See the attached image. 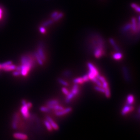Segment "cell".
Masks as SVG:
<instances>
[{"instance_id":"obj_7","label":"cell","mask_w":140,"mask_h":140,"mask_svg":"<svg viewBox=\"0 0 140 140\" xmlns=\"http://www.w3.org/2000/svg\"><path fill=\"white\" fill-rule=\"evenodd\" d=\"M19 120V117L18 114L15 113L13 116V121L12 123V127L13 129L15 130L17 129Z\"/></svg>"},{"instance_id":"obj_20","label":"cell","mask_w":140,"mask_h":140,"mask_svg":"<svg viewBox=\"0 0 140 140\" xmlns=\"http://www.w3.org/2000/svg\"><path fill=\"white\" fill-rule=\"evenodd\" d=\"M75 96L71 92H69L68 94L67 95V97L65 100V101L66 103H69L71 100L73 99V98Z\"/></svg>"},{"instance_id":"obj_34","label":"cell","mask_w":140,"mask_h":140,"mask_svg":"<svg viewBox=\"0 0 140 140\" xmlns=\"http://www.w3.org/2000/svg\"><path fill=\"white\" fill-rule=\"evenodd\" d=\"M83 80L84 82H88L89 81V78L88 76V75H85L82 77Z\"/></svg>"},{"instance_id":"obj_4","label":"cell","mask_w":140,"mask_h":140,"mask_svg":"<svg viewBox=\"0 0 140 140\" xmlns=\"http://www.w3.org/2000/svg\"><path fill=\"white\" fill-rule=\"evenodd\" d=\"M132 30L134 32H136L137 31H139V29H140V16L138 17V25L136 22V18L133 17L132 19Z\"/></svg>"},{"instance_id":"obj_8","label":"cell","mask_w":140,"mask_h":140,"mask_svg":"<svg viewBox=\"0 0 140 140\" xmlns=\"http://www.w3.org/2000/svg\"><path fill=\"white\" fill-rule=\"evenodd\" d=\"M122 70L124 78L125 79V81H130V76L128 69L126 67H123Z\"/></svg>"},{"instance_id":"obj_27","label":"cell","mask_w":140,"mask_h":140,"mask_svg":"<svg viewBox=\"0 0 140 140\" xmlns=\"http://www.w3.org/2000/svg\"><path fill=\"white\" fill-rule=\"evenodd\" d=\"M44 124H45V126H46V128L48 129L49 131H51L53 129L51 126V124L50 123V122L47 120H45L44 121Z\"/></svg>"},{"instance_id":"obj_38","label":"cell","mask_w":140,"mask_h":140,"mask_svg":"<svg viewBox=\"0 0 140 140\" xmlns=\"http://www.w3.org/2000/svg\"><path fill=\"white\" fill-rule=\"evenodd\" d=\"M71 74V72L70 71H66L64 72V75L65 76H69Z\"/></svg>"},{"instance_id":"obj_39","label":"cell","mask_w":140,"mask_h":140,"mask_svg":"<svg viewBox=\"0 0 140 140\" xmlns=\"http://www.w3.org/2000/svg\"><path fill=\"white\" fill-rule=\"evenodd\" d=\"M26 105L27 106V107H28L29 108H31L32 107V103L31 102H28V103L26 102Z\"/></svg>"},{"instance_id":"obj_3","label":"cell","mask_w":140,"mask_h":140,"mask_svg":"<svg viewBox=\"0 0 140 140\" xmlns=\"http://www.w3.org/2000/svg\"><path fill=\"white\" fill-rule=\"evenodd\" d=\"M17 67L12 64L11 62H7L1 64V69L6 72L16 70Z\"/></svg>"},{"instance_id":"obj_18","label":"cell","mask_w":140,"mask_h":140,"mask_svg":"<svg viewBox=\"0 0 140 140\" xmlns=\"http://www.w3.org/2000/svg\"><path fill=\"white\" fill-rule=\"evenodd\" d=\"M123 57V55L120 52H117L112 55V58L116 60H121Z\"/></svg>"},{"instance_id":"obj_2","label":"cell","mask_w":140,"mask_h":140,"mask_svg":"<svg viewBox=\"0 0 140 140\" xmlns=\"http://www.w3.org/2000/svg\"><path fill=\"white\" fill-rule=\"evenodd\" d=\"M88 67L89 69V72L88 74V76L89 80H92L96 77L99 74L98 70L96 67L91 62H88L87 64Z\"/></svg>"},{"instance_id":"obj_10","label":"cell","mask_w":140,"mask_h":140,"mask_svg":"<svg viewBox=\"0 0 140 140\" xmlns=\"http://www.w3.org/2000/svg\"><path fill=\"white\" fill-rule=\"evenodd\" d=\"M133 109V107L132 106H131V105H127L125 106H124L122 111L121 114L123 116L126 115L127 113L130 112Z\"/></svg>"},{"instance_id":"obj_40","label":"cell","mask_w":140,"mask_h":140,"mask_svg":"<svg viewBox=\"0 0 140 140\" xmlns=\"http://www.w3.org/2000/svg\"><path fill=\"white\" fill-rule=\"evenodd\" d=\"M3 15V10L0 7V20L1 19Z\"/></svg>"},{"instance_id":"obj_14","label":"cell","mask_w":140,"mask_h":140,"mask_svg":"<svg viewBox=\"0 0 140 140\" xmlns=\"http://www.w3.org/2000/svg\"><path fill=\"white\" fill-rule=\"evenodd\" d=\"M109 42L112 45V47H113V48L115 49V50H116L117 52H120V49L119 48V47L118 46V45L117 44V43H116L115 41L112 38H110L109 40Z\"/></svg>"},{"instance_id":"obj_24","label":"cell","mask_w":140,"mask_h":140,"mask_svg":"<svg viewBox=\"0 0 140 140\" xmlns=\"http://www.w3.org/2000/svg\"><path fill=\"white\" fill-rule=\"evenodd\" d=\"M63 16H64V14L63 13H62V12L59 13L57 15V16L53 19V20L54 21V22L58 21L60 19H61L63 17Z\"/></svg>"},{"instance_id":"obj_23","label":"cell","mask_w":140,"mask_h":140,"mask_svg":"<svg viewBox=\"0 0 140 140\" xmlns=\"http://www.w3.org/2000/svg\"><path fill=\"white\" fill-rule=\"evenodd\" d=\"M91 81L93 82L94 83H95L97 86H102V83L101 81H99V80L98 78L97 77H94V78L93 79L91 80Z\"/></svg>"},{"instance_id":"obj_12","label":"cell","mask_w":140,"mask_h":140,"mask_svg":"<svg viewBox=\"0 0 140 140\" xmlns=\"http://www.w3.org/2000/svg\"><path fill=\"white\" fill-rule=\"evenodd\" d=\"M36 52L39 55V56L40 57V58L42 59V60L44 62H45L46 60V57H45L44 51L43 47L42 46H39Z\"/></svg>"},{"instance_id":"obj_29","label":"cell","mask_w":140,"mask_h":140,"mask_svg":"<svg viewBox=\"0 0 140 140\" xmlns=\"http://www.w3.org/2000/svg\"><path fill=\"white\" fill-rule=\"evenodd\" d=\"M105 96L107 98H109L111 96V92L109 88V87H107L105 89V92H104Z\"/></svg>"},{"instance_id":"obj_35","label":"cell","mask_w":140,"mask_h":140,"mask_svg":"<svg viewBox=\"0 0 140 140\" xmlns=\"http://www.w3.org/2000/svg\"><path fill=\"white\" fill-rule=\"evenodd\" d=\"M58 13H59V12H58V11H54V12H53V13L51 14V17L52 19L54 18L55 17L57 16V15L58 14Z\"/></svg>"},{"instance_id":"obj_9","label":"cell","mask_w":140,"mask_h":140,"mask_svg":"<svg viewBox=\"0 0 140 140\" xmlns=\"http://www.w3.org/2000/svg\"><path fill=\"white\" fill-rule=\"evenodd\" d=\"M13 136L16 139H17L18 140H26L28 138V136L22 133H15L13 134Z\"/></svg>"},{"instance_id":"obj_31","label":"cell","mask_w":140,"mask_h":140,"mask_svg":"<svg viewBox=\"0 0 140 140\" xmlns=\"http://www.w3.org/2000/svg\"><path fill=\"white\" fill-rule=\"evenodd\" d=\"M54 23V21L53 20H50L46 21L45 23H43L42 24V26L43 27H47L48 26H50L52 25Z\"/></svg>"},{"instance_id":"obj_36","label":"cell","mask_w":140,"mask_h":140,"mask_svg":"<svg viewBox=\"0 0 140 140\" xmlns=\"http://www.w3.org/2000/svg\"><path fill=\"white\" fill-rule=\"evenodd\" d=\"M108 83L107 82V81H105V82H102V87H103L104 89H105V88H106L107 87H108Z\"/></svg>"},{"instance_id":"obj_17","label":"cell","mask_w":140,"mask_h":140,"mask_svg":"<svg viewBox=\"0 0 140 140\" xmlns=\"http://www.w3.org/2000/svg\"><path fill=\"white\" fill-rule=\"evenodd\" d=\"M71 92L73 93L75 96L78 94L79 92V86L78 84H74L73 85Z\"/></svg>"},{"instance_id":"obj_26","label":"cell","mask_w":140,"mask_h":140,"mask_svg":"<svg viewBox=\"0 0 140 140\" xmlns=\"http://www.w3.org/2000/svg\"><path fill=\"white\" fill-rule=\"evenodd\" d=\"M131 6L132 8H133L136 11H137V12H140V7L138 6L137 4H135L134 3H132L131 4Z\"/></svg>"},{"instance_id":"obj_1","label":"cell","mask_w":140,"mask_h":140,"mask_svg":"<svg viewBox=\"0 0 140 140\" xmlns=\"http://www.w3.org/2000/svg\"><path fill=\"white\" fill-rule=\"evenodd\" d=\"M21 65L16 67V70L20 72L21 75L25 77L33 66V61L30 57L24 56L21 59Z\"/></svg>"},{"instance_id":"obj_11","label":"cell","mask_w":140,"mask_h":140,"mask_svg":"<svg viewBox=\"0 0 140 140\" xmlns=\"http://www.w3.org/2000/svg\"><path fill=\"white\" fill-rule=\"evenodd\" d=\"M103 49L99 48H95L94 51V55L96 58H99L103 55Z\"/></svg>"},{"instance_id":"obj_28","label":"cell","mask_w":140,"mask_h":140,"mask_svg":"<svg viewBox=\"0 0 140 140\" xmlns=\"http://www.w3.org/2000/svg\"><path fill=\"white\" fill-rule=\"evenodd\" d=\"M58 81L60 84H61L62 85H63V86H67L68 85V83L67 81H65L63 79L61 78L58 79Z\"/></svg>"},{"instance_id":"obj_19","label":"cell","mask_w":140,"mask_h":140,"mask_svg":"<svg viewBox=\"0 0 140 140\" xmlns=\"http://www.w3.org/2000/svg\"><path fill=\"white\" fill-rule=\"evenodd\" d=\"M132 28V25L131 23H127L126 25H125V26H124L123 28H122V31L125 32H127L128 31H129L130 29H131Z\"/></svg>"},{"instance_id":"obj_16","label":"cell","mask_w":140,"mask_h":140,"mask_svg":"<svg viewBox=\"0 0 140 140\" xmlns=\"http://www.w3.org/2000/svg\"><path fill=\"white\" fill-rule=\"evenodd\" d=\"M134 101V97L132 95H129L127 98V103L128 105H131Z\"/></svg>"},{"instance_id":"obj_41","label":"cell","mask_w":140,"mask_h":140,"mask_svg":"<svg viewBox=\"0 0 140 140\" xmlns=\"http://www.w3.org/2000/svg\"><path fill=\"white\" fill-rule=\"evenodd\" d=\"M0 69H1V64H0Z\"/></svg>"},{"instance_id":"obj_15","label":"cell","mask_w":140,"mask_h":140,"mask_svg":"<svg viewBox=\"0 0 140 140\" xmlns=\"http://www.w3.org/2000/svg\"><path fill=\"white\" fill-rule=\"evenodd\" d=\"M47 107H48L51 110H54L56 111H59L63 110L64 108L61 106H59V104H57L55 105H53V106H47Z\"/></svg>"},{"instance_id":"obj_25","label":"cell","mask_w":140,"mask_h":140,"mask_svg":"<svg viewBox=\"0 0 140 140\" xmlns=\"http://www.w3.org/2000/svg\"><path fill=\"white\" fill-rule=\"evenodd\" d=\"M59 104V101L56 100H52L48 101L47 103V106H53Z\"/></svg>"},{"instance_id":"obj_32","label":"cell","mask_w":140,"mask_h":140,"mask_svg":"<svg viewBox=\"0 0 140 140\" xmlns=\"http://www.w3.org/2000/svg\"><path fill=\"white\" fill-rule=\"evenodd\" d=\"M40 111L44 112H49L51 109L47 107H40Z\"/></svg>"},{"instance_id":"obj_30","label":"cell","mask_w":140,"mask_h":140,"mask_svg":"<svg viewBox=\"0 0 140 140\" xmlns=\"http://www.w3.org/2000/svg\"><path fill=\"white\" fill-rule=\"evenodd\" d=\"M94 89L97 90V91H98L99 92H100L101 93H104L105 92V89L102 87V86H96L94 87Z\"/></svg>"},{"instance_id":"obj_33","label":"cell","mask_w":140,"mask_h":140,"mask_svg":"<svg viewBox=\"0 0 140 140\" xmlns=\"http://www.w3.org/2000/svg\"><path fill=\"white\" fill-rule=\"evenodd\" d=\"M61 90L62 92H63L64 95H68V94L69 92V91H68V90L66 88H65V87H63V88H62Z\"/></svg>"},{"instance_id":"obj_37","label":"cell","mask_w":140,"mask_h":140,"mask_svg":"<svg viewBox=\"0 0 140 140\" xmlns=\"http://www.w3.org/2000/svg\"><path fill=\"white\" fill-rule=\"evenodd\" d=\"M39 32L42 34H45L46 32V30L44 27H41L39 28Z\"/></svg>"},{"instance_id":"obj_6","label":"cell","mask_w":140,"mask_h":140,"mask_svg":"<svg viewBox=\"0 0 140 140\" xmlns=\"http://www.w3.org/2000/svg\"><path fill=\"white\" fill-rule=\"evenodd\" d=\"M72 111V108L70 107H68L65 109H63V110L59 111H56L55 114L57 116H62L64 115H66Z\"/></svg>"},{"instance_id":"obj_5","label":"cell","mask_w":140,"mask_h":140,"mask_svg":"<svg viewBox=\"0 0 140 140\" xmlns=\"http://www.w3.org/2000/svg\"><path fill=\"white\" fill-rule=\"evenodd\" d=\"M29 108L27 106L26 104L25 105H22V107L21 108V112L24 117L25 119H27L30 116V113L29 112Z\"/></svg>"},{"instance_id":"obj_13","label":"cell","mask_w":140,"mask_h":140,"mask_svg":"<svg viewBox=\"0 0 140 140\" xmlns=\"http://www.w3.org/2000/svg\"><path fill=\"white\" fill-rule=\"evenodd\" d=\"M46 120L50 122V123L51 124V126L53 129L55 130H57L59 129V127L58 125L51 118L49 117H46Z\"/></svg>"},{"instance_id":"obj_22","label":"cell","mask_w":140,"mask_h":140,"mask_svg":"<svg viewBox=\"0 0 140 140\" xmlns=\"http://www.w3.org/2000/svg\"><path fill=\"white\" fill-rule=\"evenodd\" d=\"M34 56L35 57V58L38 63L40 65H43L44 64V61L42 60V59L40 58V57L39 56V55L37 54V52H35L34 54Z\"/></svg>"},{"instance_id":"obj_21","label":"cell","mask_w":140,"mask_h":140,"mask_svg":"<svg viewBox=\"0 0 140 140\" xmlns=\"http://www.w3.org/2000/svg\"><path fill=\"white\" fill-rule=\"evenodd\" d=\"M73 82L74 84H82L84 82L82 77H78L74 79L73 80Z\"/></svg>"}]
</instances>
